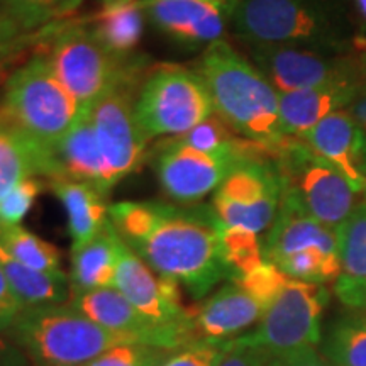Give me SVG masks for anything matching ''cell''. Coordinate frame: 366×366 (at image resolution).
I'll use <instances>...</instances> for the list:
<instances>
[{"label": "cell", "mask_w": 366, "mask_h": 366, "mask_svg": "<svg viewBox=\"0 0 366 366\" xmlns=\"http://www.w3.org/2000/svg\"><path fill=\"white\" fill-rule=\"evenodd\" d=\"M117 234L148 267L200 300L229 277L212 205L119 202L109 205Z\"/></svg>", "instance_id": "cell-1"}, {"label": "cell", "mask_w": 366, "mask_h": 366, "mask_svg": "<svg viewBox=\"0 0 366 366\" xmlns=\"http://www.w3.org/2000/svg\"><path fill=\"white\" fill-rule=\"evenodd\" d=\"M232 31L248 46H288L350 54L355 24L347 0H234Z\"/></svg>", "instance_id": "cell-2"}, {"label": "cell", "mask_w": 366, "mask_h": 366, "mask_svg": "<svg viewBox=\"0 0 366 366\" xmlns=\"http://www.w3.org/2000/svg\"><path fill=\"white\" fill-rule=\"evenodd\" d=\"M197 73L207 85L214 112L237 136L262 144H278L285 139L278 92L227 41L219 39L207 46Z\"/></svg>", "instance_id": "cell-3"}, {"label": "cell", "mask_w": 366, "mask_h": 366, "mask_svg": "<svg viewBox=\"0 0 366 366\" xmlns=\"http://www.w3.org/2000/svg\"><path fill=\"white\" fill-rule=\"evenodd\" d=\"M34 54H44L56 79L84 109H90L117 85L148 73L141 59L109 51L86 26L85 17H70L36 31Z\"/></svg>", "instance_id": "cell-4"}, {"label": "cell", "mask_w": 366, "mask_h": 366, "mask_svg": "<svg viewBox=\"0 0 366 366\" xmlns=\"http://www.w3.org/2000/svg\"><path fill=\"white\" fill-rule=\"evenodd\" d=\"M6 336L33 366H86L114 346L131 345L70 304L24 307Z\"/></svg>", "instance_id": "cell-5"}, {"label": "cell", "mask_w": 366, "mask_h": 366, "mask_svg": "<svg viewBox=\"0 0 366 366\" xmlns=\"http://www.w3.org/2000/svg\"><path fill=\"white\" fill-rule=\"evenodd\" d=\"M84 107L56 79L44 54H33L12 73L0 99V122L54 153Z\"/></svg>", "instance_id": "cell-6"}, {"label": "cell", "mask_w": 366, "mask_h": 366, "mask_svg": "<svg viewBox=\"0 0 366 366\" xmlns=\"http://www.w3.org/2000/svg\"><path fill=\"white\" fill-rule=\"evenodd\" d=\"M212 114L214 104L202 76L178 65L151 68L134 102L136 121L149 141L185 134Z\"/></svg>", "instance_id": "cell-7"}, {"label": "cell", "mask_w": 366, "mask_h": 366, "mask_svg": "<svg viewBox=\"0 0 366 366\" xmlns=\"http://www.w3.org/2000/svg\"><path fill=\"white\" fill-rule=\"evenodd\" d=\"M326 304L324 285L290 278L263 314L258 329L244 334V340L267 350L274 358L317 350Z\"/></svg>", "instance_id": "cell-8"}, {"label": "cell", "mask_w": 366, "mask_h": 366, "mask_svg": "<svg viewBox=\"0 0 366 366\" xmlns=\"http://www.w3.org/2000/svg\"><path fill=\"white\" fill-rule=\"evenodd\" d=\"M282 195L283 178L272 158L244 159L216 190L212 207L224 226L258 234L273 224Z\"/></svg>", "instance_id": "cell-9"}, {"label": "cell", "mask_w": 366, "mask_h": 366, "mask_svg": "<svg viewBox=\"0 0 366 366\" xmlns=\"http://www.w3.org/2000/svg\"><path fill=\"white\" fill-rule=\"evenodd\" d=\"M137 80L117 85L89 109L111 190L146 158L149 139L134 116Z\"/></svg>", "instance_id": "cell-10"}, {"label": "cell", "mask_w": 366, "mask_h": 366, "mask_svg": "<svg viewBox=\"0 0 366 366\" xmlns=\"http://www.w3.org/2000/svg\"><path fill=\"white\" fill-rule=\"evenodd\" d=\"M254 66L278 94L336 84H360L358 58L288 46H248ZM365 89V86H363Z\"/></svg>", "instance_id": "cell-11"}, {"label": "cell", "mask_w": 366, "mask_h": 366, "mask_svg": "<svg viewBox=\"0 0 366 366\" xmlns=\"http://www.w3.org/2000/svg\"><path fill=\"white\" fill-rule=\"evenodd\" d=\"M68 304L86 317L109 331L126 337L131 342L153 345L168 350H180L199 340L194 331L182 327L163 326L137 310L117 288H99V290L71 294Z\"/></svg>", "instance_id": "cell-12"}, {"label": "cell", "mask_w": 366, "mask_h": 366, "mask_svg": "<svg viewBox=\"0 0 366 366\" xmlns=\"http://www.w3.org/2000/svg\"><path fill=\"white\" fill-rule=\"evenodd\" d=\"M116 285L122 295L149 319L163 326L189 329L195 332L192 309L182 299L180 283L153 272L119 236ZM197 336V334H195Z\"/></svg>", "instance_id": "cell-13"}, {"label": "cell", "mask_w": 366, "mask_h": 366, "mask_svg": "<svg viewBox=\"0 0 366 366\" xmlns=\"http://www.w3.org/2000/svg\"><path fill=\"white\" fill-rule=\"evenodd\" d=\"M239 163L232 158L202 153L168 137L157 146L153 167L168 199L182 205H194L210 192H216Z\"/></svg>", "instance_id": "cell-14"}, {"label": "cell", "mask_w": 366, "mask_h": 366, "mask_svg": "<svg viewBox=\"0 0 366 366\" xmlns=\"http://www.w3.org/2000/svg\"><path fill=\"white\" fill-rule=\"evenodd\" d=\"M302 139L319 158L326 159L342 173L358 194L365 190L366 134L347 109L322 119L317 126L305 132Z\"/></svg>", "instance_id": "cell-15"}, {"label": "cell", "mask_w": 366, "mask_h": 366, "mask_svg": "<svg viewBox=\"0 0 366 366\" xmlns=\"http://www.w3.org/2000/svg\"><path fill=\"white\" fill-rule=\"evenodd\" d=\"M146 16L157 29L183 44H212L222 39L229 11L195 0H146Z\"/></svg>", "instance_id": "cell-16"}, {"label": "cell", "mask_w": 366, "mask_h": 366, "mask_svg": "<svg viewBox=\"0 0 366 366\" xmlns=\"http://www.w3.org/2000/svg\"><path fill=\"white\" fill-rule=\"evenodd\" d=\"M264 312L267 310L258 300L231 280L192 309V317L199 340L231 341L259 322Z\"/></svg>", "instance_id": "cell-17"}, {"label": "cell", "mask_w": 366, "mask_h": 366, "mask_svg": "<svg viewBox=\"0 0 366 366\" xmlns=\"http://www.w3.org/2000/svg\"><path fill=\"white\" fill-rule=\"evenodd\" d=\"M361 90L360 84H336L278 94L282 132L302 137L322 119L350 107Z\"/></svg>", "instance_id": "cell-18"}, {"label": "cell", "mask_w": 366, "mask_h": 366, "mask_svg": "<svg viewBox=\"0 0 366 366\" xmlns=\"http://www.w3.org/2000/svg\"><path fill=\"white\" fill-rule=\"evenodd\" d=\"M48 187L66 210L71 253L81 249L102 232L109 221L105 195L90 183L66 177L53 178Z\"/></svg>", "instance_id": "cell-19"}, {"label": "cell", "mask_w": 366, "mask_h": 366, "mask_svg": "<svg viewBox=\"0 0 366 366\" xmlns=\"http://www.w3.org/2000/svg\"><path fill=\"white\" fill-rule=\"evenodd\" d=\"M61 177L54 153L0 122V199L27 178Z\"/></svg>", "instance_id": "cell-20"}, {"label": "cell", "mask_w": 366, "mask_h": 366, "mask_svg": "<svg viewBox=\"0 0 366 366\" xmlns=\"http://www.w3.org/2000/svg\"><path fill=\"white\" fill-rule=\"evenodd\" d=\"M341 272L336 294L347 307L366 309V202L337 227Z\"/></svg>", "instance_id": "cell-21"}, {"label": "cell", "mask_w": 366, "mask_h": 366, "mask_svg": "<svg viewBox=\"0 0 366 366\" xmlns=\"http://www.w3.org/2000/svg\"><path fill=\"white\" fill-rule=\"evenodd\" d=\"M54 159L61 177L90 183L104 195L111 192L89 109L81 111L79 121L59 141L54 149Z\"/></svg>", "instance_id": "cell-22"}, {"label": "cell", "mask_w": 366, "mask_h": 366, "mask_svg": "<svg viewBox=\"0 0 366 366\" xmlns=\"http://www.w3.org/2000/svg\"><path fill=\"white\" fill-rule=\"evenodd\" d=\"M146 17V0H104L102 7L85 21L109 51L131 58L143 38Z\"/></svg>", "instance_id": "cell-23"}, {"label": "cell", "mask_w": 366, "mask_h": 366, "mask_svg": "<svg viewBox=\"0 0 366 366\" xmlns=\"http://www.w3.org/2000/svg\"><path fill=\"white\" fill-rule=\"evenodd\" d=\"M119 234L109 219L102 232L89 244L71 253V294L114 288L117 273Z\"/></svg>", "instance_id": "cell-24"}, {"label": "cell", "mask_w": 366, "mask_h": 366, "mask_svg": "<svg viewBox=\"0 0 366 366\" xmlns=\"http://www.w3.org/2000/svg\"><path fill=\"white\" fill-rule=\"evenodd\" d=\"M0 268L9 285L24 307L34 305L68 304L71 299L70 277L65 272H38L16 258L0 246Z\"/></svg>", "instance_id": "cell-25"}, {"label": "cell", "mask_w": 366, "mask_h": 366, "mask_svg": "<svg viewBox=\"0 0 366 366\" xmlns=\"http://www.w3.org/2000/svg\"><path fill=\"white\" fill-rule=\"evenodd\" d=\"M0 246L26 267L46 273L61 272V253L56 246L26 227L0 222Z\"/></svg>", "instance_id": "cell-26"}, {"label": "cell", "mask_w": 366, "mask_h": 366, "mask_svg": "<svg viewBox=\"0 0 366 366\" xmlns=\"http://www.w3.org/2000/svg\"><path fill=\"white\" fill-rule=\"evenodd\" d=\"M322 356L331 366H366V319H347L334 326Z\"/></svg>", "instance_id": "cell-27"}, {"label": "cell", "mask_w": 366, "mask_h": 366, "mask_svg": "<svg viewBox=\"0 0 366 366\" xmlns=\"http://www.w3.org/2000/svg\"><path fill=\"white\" fill-rule=\"evenodd\" d=\"M222 258L229 269V280L244 277L267 262L263 254V244L258 234L242 227H227L222 224L221 231Z\"/></svg>", "instance_id": "cell-28"}, {"label": "cell", "mask_w": 366, "mask_h": 366, "mask_svg": "<svg viewBox=\"0 0 366 366\" xmlns=\"http://www.w3.org/2000/svg\"><path fill=\"white\" fill-rule=\"evenodd\" d=\"M84 0H4V9L26 33L70 19Z\"/></svg>", "instance_id": "cell-29"}, {"label": "cell", "mask_w": 366, "mask_h": 366, "mask_svg": "<svg viewBox=\"0 0 366 366\" xmlns=\"http://www.w3.org/2000/svg\"><path fill=\"white\" fill-rule=\"evenodd\" d=\"M173 353L168 347L131 342L111 347L86 366H163Z\"/></svg>", "instance_id": "cell-30"}, {"label": "cell", "mask_w": 366, "mask_h": 366, "mask_svg": "<svg viewBox=\"0 0 366 366\" xmlns=\"http://www.w3.org/2000/svg\"><path fill=\"white\" fill-rule=\"evenodd\" d=\"M288 280L290 278L277 264L264 262L262 267H258L253 272L244 274V277L236 278L232 282H236L242 290L248 292L267 310L272 305V302L277 299L278 294L283 290V287L287 285Z\"/></svg>", "instance_id": "cell-31"}, {"label": "cell", "mask_w": 366, "mask_h": 366, "mask_svg": "<svg viewBox=\"0 0 366 366\" xmlns=\"http://www.w3.org/2000/svg\"><path fill=\"white\" fill-rule=\"evenodd\" d=\"M46 187L48 180L39 177L27 178L14 187L4 199H0V222L7 226H19Z\"/></svg>", "instance_id": "cell-32"}, {"label": "cell", "mask_w": 366, "mask_h": 366, "mask_svg": "<svg viewBox=\"0 0 366 366\" xmlns=\"http://www.w3.org/2000/svg\"><path fill=\"white\" fill-rule=\"evenodd\" d=\"M231 345L232 340H197L189 346L177 350L163 366H217L219 361L226 356Z\"/></svg>", "instance_id": "cell-33"}, {"label": "cell", "mask_w": 366, "mask_h": 366, "mask_svg": "<svg viewBox=\"0 0 366 366\" xmlns=\"http://www.w3.org/2000/svg\"><path fill=\"white\" fill-rule=\"evenodd\" d=\"M34 54V33H26L6 9H0V58Z\"/></svg>", "instance_id": "cell-34"}, {"label": "cell", "mask_w": 366, "mask_h": 366, "mask_svg": "<svg viewBox=\"0 0 366 366\" xmlns=\"http://www.w3.org/2000/svg\"><path fill=\"white\" fill-rule=\"evenodd\" d=\"M269 360L272 355L267 350L251 345L241 336L232 340L231 347L217 366H267Z\"/></svg>", "instance_id": "cell-35"}, {"label": "cell", "mask_w": 366, "mask_h": 366, "mask_svg": "<svg viewBox=\"0 0 366 366\" xmlns=\"http://www.w3.org/2000/svg\"><path fill=\"white\" fill-rule=\"evenodd\" d=\"M22 309H24V305L21 304L19 299L12 292L6 274L0 268V332L6 334L11 329L16 319L19 317Z\"/></svg>", "instance_id": "cell-36"}, {"label": "cell", "mask_w": 366, "mask_h": 366, "mask_svg": "<svg viewBox=\"0 0 366 366\" xmlns=\"http://www.w3.org/2000/svg\"><path fill=\"white\" fill-rule=\"evenodd\" d=\"M351 19L355 24V53L366 51V0H347Z\"/></svg>", "instance_id": "cell-37"}, {"label": "cell", "mask_w": 366, "mask_h": 366, "mask_svg": "<svg viewBox=\"0 0 366 366\" xmlns=\"http://www.w3.org/2000/svg\"><path fill=\"white\" fill-rule=\"evenodd\" d=\"M267 366H331L319 353L317 350L305 351V353L294 355V356H278L274 358L272 356L269 363Z\"/></svg>", "instance_id": "cell-38"}, {"label": "cell", "mask_w": 366, "mask_h": 366, "mask_svg": "<svg viewBox=\"0 0 366 366\" xmlns=\"http://www.w3.org/2000/svg\"><path fill=\"white\" fill-rule=\"evenodd\" d=\"M0 366H33L27 356L2 332H0Z\"/></svg>", "instance_id": "cell-39"}, {"label": "cell", "mask_w": 366, "mask_h": 366, "mask_svg": "<svg viewBox=\"0 0 366 366\" xmlns=\"http://www.w3.org/2000/svg\"><path fill=\"white\" fill-rule=\"evenodd\" d=\"M347 112L353 116V119L358 122V126L365 131L366 134V89H363L358 94L353 102H351L350 107H347Z\"/></svg>", "instance_id": "cell-40"}, {"label": "cell", "mask_w": 366, "mask_h": 366, "mask_svg": "<svg viewBox=\"0 0 366 366\" xmlns=\"http://www.w3.org/2000/svg\"><path fill=\"white\" fill-rule=\"evenodd\" d=\"M31 58V56H29ZM29 58L24 56H7L0 58V85H6L11 75L17 70L21 65H24Z\"/></svg>", "instance_id": "cell-41"}, {"label": "cell", "mask_w": 366, "mask_h": 366, "mask_svg": "<svg viewBox=\"0 0 366 366\" xmlns=\"http://www.w3.org/2000/svg\"><path fill=\"white\" fill-rule=\"evenodd\" d=\"M356 58H358V66H360L361 81H363V86L366 89V51H363V53H356Z\"/></svg>", "instance_id": "cell-42"}, {"label": "cell", "mask_w": 366, "mask_h": 366, "mask_svg": "<svg viewBox=\"0 0 366 366\" xmlns=\"http://www.w3.org/2000/svg\"><path fill=\"white\" fill-rule=\"evenodd\" d=\"M195 2H207V4H214V6H219L222 9H226L231 14V9H232V4H234V0H195Z\"/></svg>", "instance_id": "cell-43"}, {"label": "cell", "mask_w": 366, "mask_h": 366, "mask_svg": "<svg viewBox=\"0 0 366 366\" xmlns=\"http://www.w3.org/2000/svg\"><path fill=\"white\" fill-rule=\"evenodd\" d=\"M365 162H366V139H365Z\"/></svg>", "instance_id": "cell-44"}, {"label": "cell", "mask_w": 366, "mask_h": 366, "mask_svg": "<svg viewBox=\"0 0 366 366\" xmlns=\"http://www.w3.org/2000/svg\"><path fill=\"white\" fill-rule=\"evenodd\" d=\"M363 192L366 194V178H365V190H363Z\"/></svg>", "instance_id": "cell-45"}]
</instances>
